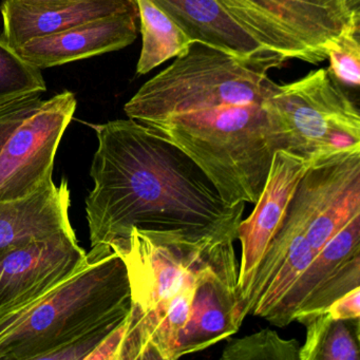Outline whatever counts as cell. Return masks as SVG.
Returning <instances> with one entry per match:
<instances>
[{"instance_id":"obj_25","label":"cell","mask_w":360,"mask_h":360,"mask_svg":"<svg viewBox=\"0 0 360 360\" xmlns=\"http://www.w3.org/2000/svg\"><path fill=\"white\" fill-rule=\"evenodd\" d=\"M18 1H22V3L29 4H48L56 3V1H64V0H18Z\"/></svg>"},{"instance_id":"obj_14","label":"cell","mask_w":360,"mask_h":360,"mask_svg":"<svg viewBox=\"0 0 360 360\" xmlns=\"http://www.w3.org/2000/svg\"><path fill=\"white\" fill-rule=\"evenodd\" d=\"M193 41L240 58H269L276 52L261 45L220 0H151ZM280 56V54H279Z\"/></svg>"},{"instance_id":"obj_2","label":"cell","mask_w":360,"mask_h":360,"mask_svg":"<svg viewBox=\"0 0 360 360\" xmlns=\"http://www.w3.org/2000/svg\"><path fill=\"white\" fill-rule=\"evenodd\" d=\"M131 307L127 271L109 244L28 307L0 317V360H44L73 341L113 330Z\"/></svg>"},{"instance_id":"obj_18","label":"cell","mask_w":360,"mask_h":360,"mask_svg":"<svg viewBox=\"0 0 360 360\" xmlns=\"http://www.w3.org/2000/svg\"><path fill=\"white\" fill-rule=\"evenodd\" d=\"M46 91L41 69L25 60L5 35L0 34V108Z\"/></svg>"},{"instance_id":"obj_22","label":"cell","mask_w":360,"mask_h":360,"mask_svg":"<svg viewBox=\"0 0 360 360\" xmlns=\"http://www.w3.org/2000/svg\"><path fill=\"white\" fill-rule=\"evenodd\" d=\"M41 96H31L0 108V150L12 132L34 108Z\"/></svg>"},{"instance_id":"obj_10","label":"cell","mask_w":360,"mask_h":360,"mask_svg":"<svg viewBox=\"0 0 360 360\" xmlns=\"http://www.w3.org/2000/svg\"><path fill=\"white\" fill-rule=\"evenodd\" d=\"M360 286V216L347 223L311 261L266 321L284 328L323 313L333 301Z\"/></svg>"},{"instance_id":"obj_17","label":"cell","mask_w":360,"mask_h":360,"mask_svg":"<svg viewBox=\"0 0 360 360\" xmlns=\"http://www.w3.org/2000/svg\"><path fill=\"white\" fill-rule=\"evenodd\" d=\"M141 20L142 50L136 65L138 75H145L191 45V39L151 0H134Z\"/></svg>"},{"instance_id":"obj_21","label":"cell","mask_w":360,"mask_h":360,"mask_svg":"<svg viewBox=\"0 0 360 360\" xmlns=\"http://www.w3.org/2000/svg\"><path fill=\"white\" fill-rule=\"evenodd\" d=\"M357 342L347 321L334 320L324 333L316 360H359Z\"/></svg>"},{"instance_id":"obj_7","label":"cell","mask_w":360,"mask_h":360,"mask_svg":"<svg viewBox=\"0 0 360 360\" xmlns=\"http://www.w3.org/2000/svg\"><path fill=\"white\" fill-rule=\"evenodd\" d=\"M64 91L39 100L0 150V202L24 199L51 185L60 141L77 110Z\"/></svg>"},{"instance_id":"obj_23","label":"cell","mask_w":360,"mask_h":360,"mask_svg":"<svg viewBox=\"0 0 360 360\" xmlns=\"http://www.w3.org/2000/svg\"><path fill=\"white\" fill-rule=\"evenodd\" d=\"M332 320L341 321H359L360 318V286L349 290L337 300L333 301L326 309Z\"/></svg>"},{"instance_id":"obj_19","label":"cell","mask_w":360,"mask_h":360,"mask_svg":"<svg viewBox=\"0 0 360 360\" xmlns=\"http://www.w3.org/2000/svg\"><path fill=\"white\" fill-rule=\"evenodd\" d=\"M300 343L284 339L276 330L263 328L252 335L233 339L223 349L222 360H300Z\"/></svg>"},{"instance_id":"obj_11","label":"cell","mask_w":360,"mask_h":360,"mask_svg":"<svg viewBox=\"0 0 360 360\" xmlns=\"http://www.w3.org/2000/svg\"><path fill=\"white\" fill-rule=\"evenodd\" d=\"M311 161L285 150L274 155L269 174L252 214L240 222L238 238L241 243L238 292L241 305L252 285L257 269L281 226L295 191Z\"/></svg>"},{"instance_id":"obj_4","label":"cell","mask_w":360,"mask_h":360,"mask_svg":"<svg viewBox=\"0 0 360 360\" xmlns=\"http://www.w3.org/2000/svg\"><path fill=\"white\" fill-rule=\"evenodd\" d=\"M233 240L132 227L109 245L125 264L130 307L121 360H143L174 297L199 281L233 246Z\"/></svg>"},{"instance_id":"obj_20","label":"cell","mask_w":360,"mask_h":360,"mask_svg":"<svg viewBox=\"0 0 360 360\" xmlns=\"http://www.w3.org/2000/svg\"><path fill=\"white\" fill-rule=\"evenodd\" d=\"M326 52L330 60L328 75L351 98V92L357 94L360 86L359 27H352L330 41Z\"/></svg>"},{"instance_id":"obj_24","label":"cell","mask_w":360,"mask_h":360,"mask_svg":"<svg viewBox=\"0 0 360 360\" xmlns=\"http://www.w3.org/2000/svg\"><path fill=\"white\" fill-rule=\"evenodd\" d=\"M345 4L352 18L360 22V0H345Z\"/></svg>"},{"instance_id":"obj_3","label":"cell","mask_w":360,"mask_h":360,"mask_svg":"<svg viewBox=\"0 0 360 360\" xmlns=\"http://www.w3.org/2000/svg\"><path fill=\"white\" fill-rule=\"evenodd\" d=\"M188 155L224 201L255 204L278 150H286L279 117L269 103L227 105L147 124Z\"/></svg>"},{"instance_id":"obj_13","label":"cell","mask_w":360,"mask_h":360,"mask_svg":"<svg viewBox=\"0 0 360 360\" xmlns=\"http://www.w3.org/2000/svg\"><path fill=\"white\" fill-rule=\"evenodd\" d=\"M136 7L134 0H64L56 3L29 4L4 0L0 6L4 33L12 47L62 32L71 27Z\"/></svg>"},{"instance_id":"obj_15","label":"cell","mask_w":360,"mask_h":360,"mask_svg":"<svg viewBox=\"0 0 360 360\" xmlns=\"http://www.w3.org/2000/svg\"><path fill=\"white\" fill-rule=\"evenodd\" d=\"M281 25L307 49L326 60V47L352 27H359L345 0H246Z\"/></svg>"},{"instance_id":"obj_9","label":"cell","mask_w":360,"mask_h":360,"mask_svg":"<svg viewBox=\"0 0 360 360\" xmlns=\"http://www.w3.org/2000/svg\"><path fill=\"white\" fill-rule=\"evenodd\" d=\"M294 201L307 223L314 254L360 216V148L311 161L299 182Z\"/></svg>"},{"instance_id":"obj_12","label":"cell","mask_w":360,"mask_h":360,"mask_svg":"<svg viewBox=\"0 0 360 360\" xmlns=\"http://www.w3.org/2000/svg\"><path fill=\"white\" fill-rule=\"evenodd\" d=\"M136 18L138 11L134 7L77 25L62 32L37 37L16 50L25 60L41 70L117 51L136 41Z\"/></svg>"},{"instance_id":"obj_8","label":"cell","mask_w":360,"mask_h":360,"mask_svg":"<svg viewBox=\"0 0 360 360\" xmlns=\"http://www.w3.org/2000/svg\"><path fill=\"white\" fill-rule=\"evenodd\" d=\"M87 257L73 229L0 252V317L39 300L77 273Z\"/></svg>"},{"instance_id":"obj_16","label":"cell","mask_w":360,"mask_h":360,"mask_svg":"<svg viewBox=\"0 0 360 360\" xmlns=\"http://www.w3.org/2000/svg\"><path fill=\"white\" fill-rule=\"evenodd\" d=\"M68 182L49 186L24 199L0 202V252L33 238L71 231Z\"/></svg>"},{"instance_id":"obj_6","label":"cell","mask_w":360,"mask_h":360,"mask_svg":"<svg viewBox=\"0 0 360 360\" xmlns=\"http://www.w3.org/2000/svg\"><path fill=\"white\" fill-rule=\"evenodd\" d=\"M286 139V150L313 161L360 148V115L326 69L294 83L276 84L269 96Z\"/></svg>"},{"instance_id":"obj_1","label":"cell","mask_w":360,"mask_h":360,"mask_svg":"<svg viewBox=\"0 0 360 360\" xmlns=\"http://www.w3.org/2000/svg\"><path fill=\"white\" fill-rule=\"evenodd\" d=\"M92 128L98 146L86 199L91 248L126 238L132 227L237 240L245 203L224 201L181 149L131 119Z\"/></svg>"},{"instance_id":"obj_5","label":"cell","mask_w":360,"mask_h":360,"mask_svg":"<svg viewBox=\"0 0 360 360\" xmlns=\"http://www.w3.org/2000/svg\"><path fill=\"white\" fill-rule=\"evenodd\" d=\"M288 58H240L193 41L167 68L144 84L124 107L128 119L143 125L227 105L263 103L276 84L267 72Z\"/></svg>"}]
</instances>
